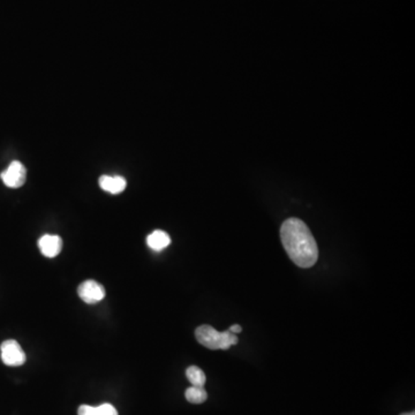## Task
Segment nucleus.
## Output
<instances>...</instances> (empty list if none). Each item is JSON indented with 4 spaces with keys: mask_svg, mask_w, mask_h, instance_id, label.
Segmentation results:
<instances>
[{
    "mask_svg": "<svg viewBox=\"0 0 415 415\" xmlns=\"http://www.w3.org/2000/svg\"><path fill=\"white\" fill-rule=\"evenodd\" d=\"M281 239L287 255L300 268H311L318 261V244L303 220H285L281 227Z\"/></svg>",
    "mask_w": 415,
    "mask_h": 415,
    "instance_id": "f257e3e1",
    "label": "nucleus"
},
{
    "mask_svg": "<svg viewBox=\"0 0 415 415\" xmlns=\"http://www.w3.org/2000/svg\"><path fill=\"white\" fill-rule=\"evenodd\" d=\"M195 337L198 342L205 347L216 351V350H227L230 346L238 344V337L230 330L224 333H218L211 325H201L195 330Z\"/></svg>",
    "mask_w": 415,
    "mask_h": 415,
    "instance_id": "f03ea898",
    "label": "nucleus"
},
{
    "mask_svg": "<svg viewBox=\"0 0 415 415\" xmlns=\"http://www.w3.org/2000/svg\"><path fill=\"white\" fill-rule=\"evenodd\" d=\"M0 351H1V360L6 366H22L27 360L25 352L14 339L5 340L0 346Z\"/></svg>",
    "mask_w": 415,
    "mask_h": 415,
    "instance_id": "7ed1b4c3",
    "label": "nucleus"
},
{
    "mask_svg": "<svg viewBox=\"0 0 415 415\" xmlns=\"http://www.w3.org/2000/svg\"><path fill=\"white\" fill-rule=\"evenodd\" d=\"M1 180L9 188H18L25 185L27 178V170L22 163L14 161L9 164V168L0 174Z\"/></svg>",
    "mask_w": 415,
    "mask_h": 415,
    "instance_id": "20e7f679",
    "label": "nucleus"
},
{
    "mask_svg": "<svg viewBox=\"0 0 415 415\" xmlns=\"http://www.w3.org/2000/svg\"><path fill=\"white\" fill-rule=\"evenodd\" d=\"M77 293L83 303L95 305L105 298V290L96 281H86L80 284Z\"/></svg>",
    "mask_w": 415,
    "mask_h": 415,
    "instance_id": "39448f33",
    "label": "nucleus"
},
{
    "mask_svg": "<svg viewBox=\"0 0 415 415\" xmlns=\"http://www.w3.org/2000/svg\"><path fill=\"white\" fill-rule=\"evenodd\" d=\"M38 247L44 257L53 259L60 254L63 240L59 235H45L38 240Z\"/></svg>",
    "mask_w": 415,
    "mask_h": 415,
    "instance_id": "423d86ee",
    "label": "nucleus"
},
{
    "mask_svg": "<svg viewBox=\"0 0 415 415\" xmlns=\"http://www.w3.org/2000/svg\"><path fill=\"white\" fill-rule=\"evenodd\" d=\"M98 183H99V187L102 190L111 193V194H120L126 190V186H127L125 178L120 177V176H116V177L102 176Z\"/></svg>",
    "mask_w": 415,
    "mask_h": 415,
    "instance_id": "0eeeda50",
    "label": "nucleus"
},
{
    "mask_svg": "<svg viewBox=\"0 0 415 415\" xmlns=\"http://www.w3.org/2000/svg\"><path fill=\"white\" fill-rule=\"evenodd\" d=\"M171 244V238L168 233L161 230H156L151 235H148L147 244L153 251H163Z\"/></svg>",
    "mask_w": 415,
    "mask_h": 415,
    "instance_id": "6e6552de",
    "label": "nucleus"
},
{
    "mask_svg": "<svg viewBox=\"0 0 415 415\" xmlns=\"http://www.w3.org/2000/svg\"><path fill=\"white\" fill-rule=\"evenodd\" d=\"M79 415H118L117 409L111 404H103L101 406L92 407L81 405L77 411Z\"/></svg>",
    "mask_w": 415,
    "mask_h": 415,
    "instance_id": "1a4fd4ad",
    "label": "nucleus"
},
{
    "mask_svg": "<svg viewBox=\"0 0 415 415\" xmlns=\"http://www.w3.org/2000/svg\"><path fill=\"white\" fill-rule=\"evenodd\" d=\"M186 376L188 381L192 383L193 387H201V388L205 387L207 377H205V374L203 372V370L199 368V367H188L186 370Z\"/></svg>",
    "mask_w": 415,
    "mask_h": 415,
    "instance_id": "9d476101",
    "label": "nucleus"
},
{
    "mask_svg": "<svg viewBox=\"0 0 415 415\" xmlns=\"http://www.w3.org/2000/svg\"><path fill=\"white\" fill-rule=\"evenodd\" d=\"M186 399L192 404L205 403L208 398L207 391L201 387H190L185 392Z\"/></svg>",
    "mask_w": 415,
    "mask_h": 415,
    "instance_id": "9b49d317",
    "label": "nucleus"
},
{
    "mask_svg": "<svg viewBox=\"0 0 415 415\" xmlns=\"http://www.w3.org/2000/svg\"><path fill=\"white\" fill-rule=\"evenodd\" d=\"M229 330L232 333H240L242 331V328L239 324H233L232 327L230 328Z\"/></svg>",
    "mask_w": 415,
    "mask_h": 415,
    "instance_id": "f8f14e48",
    "label": "nucleus"
},
{
    "mask_svg": "<svg viewBox=\"0 0 415 415\" xmlns=\"http://www.w3.org/2000/svg\"><path fill=\"white\" fill-rule=\"evenodd\" d=\"M400 415H415V413L414 412L404 413V414H400Z\"/></svg>",
    "mask_w": 415,
    "mask_h": 415,
    "instance_id": "ddd939ff",
    "label": "nucleus"
}]
</instances>
